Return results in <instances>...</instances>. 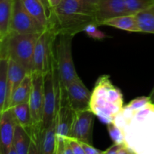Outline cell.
Segmentation results:
<instances>
[{
  "label": "cell",
  "mask_w": 154,
  "mask_h": 154,
  "mask_svg": "<svg viewBox=\"0 0 154 154\" xmlns=\"http://www.w3.org/2000/svg\"><path fill=\"white\" fill-rule=\"evenodd\" d=\"M113 123L123 130L124 144L132 153L154 154V104L138 109L124 106Z\"/></svg>",
  "instance_id": "obj_1"
},
{
  "label": "cell",
  "mask_w": 154,
  "mask_h": 154,
  "mask_svg": "<svg viewBox=\"0 0 154 154\" xmlns=\"http://www.w3.org/2000/svg\"><path fill=\"white\" fill-rule=\"evenodd\" d=\"M96 24V5L84 0H62L51 11L49 25L57 35L62 34L75 36L89 24Z\"/></svg>",
  "instance_id": "obj_2"
},
{
  "label": "cell",
  "mask_w": 154,
  "mask_h": 154,
  "mask_svg": "<svg viewBox=\"0 0 154 154\" xmlns=\"http://www.w3.org/2000/svg\"><path fill=\"white\" fill-rule=\"evenodd\" d=\"M123 107V94L111 83L110 77L102 75L99 78L90 99V110L95 115L108 125L114 121Z\"/></svg>",
  "instance_id": "obj_3"
},
{
  "label": "cell",
  "mask_w": 154,
  "mask_h": 154,
  "mask_svg": "<svg viewBox=\"0 0 154 154\" xmlns=\"http://www.w3.org/2000/svg\"><path fill=\"white\" fill-rule=\"evenodd\" d=\"M40 35L10 32L0 42V57L13 60L29 73H32L33 54Z\"/></svg>",
  "instance_id": "obj_4"
},
{
  "label": "cell",
  "mask_w": 154,
  "mask_h": 154,
  "mask_svg": "<svg viewBox=\"0 0 154 154\" xmlns=\"http://www.w3.org/2000/svg\"><path fill=\"white\" fill-rule=\"evenodd\" d=\"M73 38L74 36L71 35H59L54 44L56 68L62 87H64L71 81L79 78L72 57Z\"/></svg>",
  "instance_id": "obj_5"
},
{
  "label": "cell",
  "mask_w": 154,
  "mask_h": 154,
  "mask_svg": "<svg viewBox=\"0 0 154 154\" xmlns=\"http://www.w3.org/2000/svg\"><path fill=\"white\" fill-rule=\"evenodd\" d=\"M57 36L50 27L41 33L35 47L32 73L45 76L49 71L54 57V44Z\"/></svg>",
  "instance_id": "obj_6"
},
{
  "label": "cell",
  "mask_w": 154,
  "mask_h": 154,
  "mask_svg": "<svg viewBox=\"0 0 154 154\" xmlns=\"http://www.w3.org/2000/svg\"><path fill=\"white\" fill-rule=\"evenodd\" d=\"M76 112L68 102L66 93L60 88V106L57 119V154H63L69 140L72 138V129Z\"/></svg>",
  "instance_id": "obj_7"
},
{
  "label": "cell",
  "mask_w": 154,
  "mask_h": 154,
  "mask_svg": "<svg viewBox=\"0 0 154 154\" xmlns=\"http://www.w3.org/2000/svg\"><path fill=\"white\" fill-rule=\"evenodd\" d=\"M46 28L28 13L23 5L22 0H14L10 32L40 34Z\"/></svg>",
  "instance_id": "obj_8"
},
{
  "label": "cell",
  "mask_w": 154,
  "mask_h": 154,
  "mask_svg": "<svg viewBox=\"0 0 154 154\" xmlns=\"http://www.w3.org/2000/svg\"><path fill=\"white\" fill-rule=\"evenodd\" d=\"M32 74V89L30 96L29 105L31 111L36 133L43 138L42 132V119L44 111V75Z\"/></svg>",
  "instance_id": "obj_9"
},
{
  "label": "cell",
  "mask_w": 154,
  "mask_h": 154,
  "mask_svg": "<svg viewBox=\"0 0 154 154\" xmlns=\"http://www.w3.org/2000/svg\"><path fill=\"white\" fill-rule=\"evenodd\" d=\"M60 88L66 93L68 102L75 112L90 109V99L92 93L87 88L80 78Z\"/></svg>",
  "instance_id": "obj_10"
},
{
  "label": "cell",
  "mask_w": 154,
  "mask_h": 154,
  "mask_svg": "<svg viewBox=\"0 0 154 154\" xmlns=\"http://www.w3.org/2000/svg\"><path fill=\"white\" fill-rule=\"evenodd\" d=\"M94 113L90 109L76 112L72 138L80 142L93 144V129Z\"/></svg>",
  "instance_id": "obj_11"
},
{
  "label": "cell",
  "mask_w": 154,
  "mask_h": 154,
  "mask_svg": "<svg viewBox=\"0 0 154 154\" xmlns=\"http://www.w3.org/2000/svg\"><path fill=\"white\" fill-rule=\"evenodd\" d=\"M17 120L11 108L0 113V154H9L13 147Z\"/></svg>",
  "instance_id": "obj_12"
},
{
  "label": "cell",
  "mask_w": 154,
  "mask_h": 154,
  "mask_svg": "<svg viewBox=\"0 0 154 154\" xmlns=\"http://www.w3.org/2000/svg\"><path fill=\"white\" fill-rule=\"evenodd\" d=\"M129 14L125 0H99L96 5V24L101 26L105 20Z\"/></svg>",
  "instance_id": "obj_13"
},
{
  "label": "cell",
  "mask_w": 154,
  "mask_h": 154,
  "mask_svg": "<svg viewBox=\"0 0 154 154\" xmlns=\"http://www.w3.org/2000/svg\"><path fill=\"white\" fill-rule=\"evenodd\" d=\"M27 74H29V72L21 65L18 64L17 63L14 61L13 60L9 59L8 73V85L7 98H6L5 110L8 109L9 108L12 93L14 91L15 89L17 87V86L20 84L21 81L23 80V78H25Z\"/></svg>",
  "instance_id": "obj_14"
},
{
  "label": "cell",
  "mask_w": 154,
  "mask_h": 154,
  "mask_svg": "<svg viewBox=\"0 0 154 154\" xmlns=\"http://www.w3.org/2000/svg\"><path fill=\"white\" fill-rule=\"evenodd\" d=\"M34 128H24L17 124L14 137L13 147L17 154H29L33 144Z\"/></svg>",
  "instance_id": "obj_15"
},
{
  "label": "cell",
  "mask_w": 154,
  "mask_h": 154,
  "mask_svg": "<svg viewBox=\"0 0 154 154\" xmlns=\"http://www.w3.org/2000/svg\"><path fill=\"white\" fill-rule=\"evenodd\" d=\"M32 89V74L29 73L26 75L20 84L17 86L12 93L9 108L19 104L29 102Z\"/></svg>",
  "instance_id": "obj_16"
},
{
  "label": "cell",
  "mask_w": 154,
  "mask_h": 154,
  "mask_svg": "<svg viewBox=\"0 0 154 154\" xmlns=\"http://www.w3.org/2000/svg\"><path fill=\"white\" fill-rule=\"evenodd\" d=\"M59 110V109H58ZM58 111L51 125L48 127L44 133L42 138L41 153L57 154V119Z\"/></svg>",
  "instance_id": "obj_17"
},
{
  "label": "cell",
  "mask_w": 154,
  "mask_h": 154,
  "mask_svg": "<svg viewBox=\"0 0 154 154\" xmlns=\"http://www.w3.org/2000/svg\"><path fill=\"white\" fill-rule=\"evenodd\" d=\"M102 26H109L119 29L132 32H140L135 15L130 14L107 20L102 23Z\"/></svg>",
  "instance_id": "obj_18"
},
{
  "label": "cell",
  "mask_w": 154,
  "mask_h": 154,
  "mask_svg": "<svg viewBox=\"0 0 154 154\" xmlns=\"http://www.w3.org/2000/svg\"><path fill=\"white\" fill-rule=\"evenodd\" d=\"M14 0H0V42L10 33Z\"/></svg>",
  "instance_id": "obj_19"
},
{
  "label": "cell",
  "mask_w": 154,
  "mask_h": 154,
  "mask_svg": "<svg viewBox=\"0 0 154 154\" xmlns=\"http://www.w3.org/2000/svg\"><path fill=\"white\" fill-rule=\"evenodd\" d=\"M26 10L42 26L48 27L49 25V17L46 9L38 0H22Z\"/></svg>",
  "instance_id": "obj_20"
},
{
  "label": "cell",
  "mask_w": 154,
  "mask_h": 154,
  "mask_svg": "<svg viewBox=\"0 0 154 154\" xmlns=\"http://www.w3.org/2000/svg\"><path fill=\"white\" fill-rule=\"evenodd\" d=\"M135 15L140 32L154 35V4Z\"/></svg>",
  "instance_id": "obj_21"
},
{
  "label": "cell",
  "mask_w": 154,
  "mask_h": 154,
  "mask_svg": "<svg viewBox=\"0 0 154 154\" xmlns=\"http://www.w3.org/2000/svg\"><path fill=\"white\" fill-rule=\"evenodd\" d=\"M9 59L0 57V113L5 111L8 85Z\"/></svg>",
  "instance_id": "obj_22"
},
{
  "label": "cell",
  "mask_w": 154,
  "mask_h": 154,
  "mask_svg": "<svg viewBox=\"0 0 154 154\" xmlns=\"http://www.w3.org/2000/svg\"><path fill=\"white\" fill-rule=\"evenodd\" d=\"M11 108L13 111L17 124L20 125L24 128L34 127L29 102L19 104Z\"/></svg>",
  "instance_id": "obj_23"
},
{
  "label": "cell",
  "mask_w": 154,
  "mask_h": 154,
  "mask_svg": "<svg viewBox=\"0 0 154 154\" xmlns=\"http://www.w3.org/2000/svg\"><path fill=\"white\" fill-rule=\"evenodd\" d=\"M129 14H135L138 12L153 5L154 0H125Z\"/></svg>",
  "instance_id": "obj_24"
},
{
  "label": "cell",
  "mask_w": 154,
  "mask_h": 154,
  "mask_svg": "<svg viewBox=\"0 0 154 154\" xmlns=\"http://www.w3.org/2000/svg\"><path fill=\"white\" fill-rule=\"evenodd\" d=\"M107 126H108V133L114 143L123 144L124 143V135H123V130L113 122L108 123Z\"/></svg>",
  "instance_id": "obj_25"
},
{
  "label": "cell",
  "mask_w": 154,
  "mask_h": 154,
  "mask_svg": "<svg viewBox=\"0 0 154 154\" xmlns=\"http://www.w3.org/2000/svg\"><path fill=\"white\" fill-rule=\"evenodd\" d=\"M98 27L99 26L94 23L89 24L84 29V32L89 37L94 39V40H102V39L108 37L106 35V34L105 32H103L101 31V30H99Z\"/></svg>",
  "instance_id": "obj_26"
},
{
  "label": "cell",
  "mask_w": 154,
  "mask_h": 154,
  "mask_svg": "<svg viewBox=\"0 0 154 154\" xmlns=\"http://www.w3.org/2000/svg\"><path fill=\"white\" fill-rule=\"evenodd\" d=\"M103 153L106 154H129L132 153L129 149L126 147V144H117L114 143L112 146L107 149L106 150L103 151Z\"/></svg>",
  "instance_id": "obj_27"
},
{
  "label": "cell",
  "mask_w": 154,
  "mask_h": 154,
  "mask_svg": "<svg viewBox=\"0 0 154 154\" xmlns=\"http://www.w3.org/2000/svg\"><path fill=\"white\" fill-rule=\"evenodd\" d=\"M150 102L151 101H150L149 96H141V97L134 99L128 105H126V106L129 107V108H132V109H138V108H141Z\"/></svg>",
  "instance_id": "obj_28"
},
{
  "label": "cell",
  "mask_w": 154,
  "mask_h": 154,
  "mask_svg": "<svg viewBox=\"0 0 154 154\" xmlns=\"http://www.w3.org/2000/svg\"><path fill=\"white\" fill-rule=\"evenodd\" d=\"M68 144L72 149L73 154H85L84 148H83L81 143L75 138H71L69 141Z\"/></svg>",
  "instance_id": "obj_29"
},
{
  "label": "cell",
  "mask_w": 154,
  "mask_h": 154,
  "mask_svg": "<svg viewBox=\"0 0 154 154\" xmlns=\"http://www.w3.org/2000/svg\"><path fill=\"white\" fill-rule=\"evenodd\" d=\"M83 148H84L85 154H102L103 153V151L97 150L93 146V144H87V143L81 142Z\"/></svg>",
  "instance_id": "obj_30"
},
{
  "label": "cell",
  "mask_w": 154,
  "mask_h": 154,
  "mask_svg": "<svg viewBox=\"0 0 154 154\" xmlns=\"http://www.w3.org/2000/svg\"><path fill=\"white\" fill-rule=\"evenodd\" d=\"M38 1H40L41 2H42V4L44 5V7L45 8L47 12H48V17H49V18H50V16H51V11H52V9H51V8L50 7V5H49V3H48V0H38Z\"/></svg>",
  "instance_id": "obj_31"
},
{
  "label": "cell",
  "mask_w": 154,
  "mask_h": 154,
  "mask_svg": "<svg viewBox=\"0 0 154 154\" xmlns=\"http://www.w3.org/2000/svg\"><path fill=\"white\" fill-rule=\"evenodd\" d=\"M48 2L50 5V7L51 8V9H53L54 8L59 5L60 3L62 2V0H48Z\"/></svg>",
  "instance_id": "obj_32"
},
{
  "label": "cell",
  "mask_w": 154,
  "mask_h": 154,
  "mask_svg": "<svg viewBox=\"0 0 154 154\" xmlns=\"http://www.w3.org/2000/svg\"><path fill=\"white\" fill-rule=\"evenodd\" d=\"M85 2H87L90 3V4L91 5H97V3L99 2V0H84Z\"/></svg>",
  "instance_id": "obj_33"
},
{
  "label": "cell",
  "mask_w": 154,
  "mask_h": 154,
  "mask_svg": "<svg viewBox=\"0 0 154 154\" xmlns=\"http://www.w3.org/2000/svg\"><path fill=\"white\" fill-rule=\"evenodd\" d=\"M149 97H150V101H151V102L154 104V87H153V90H152V91H151V93H150Z\"/></svg>",
  "instance_id": "obj_34"
}]
</instances>
